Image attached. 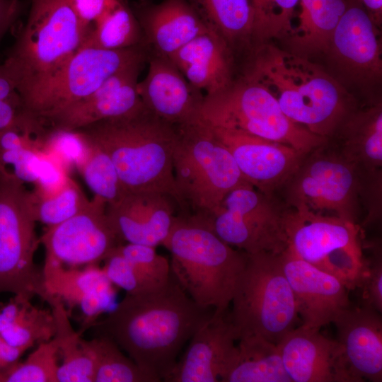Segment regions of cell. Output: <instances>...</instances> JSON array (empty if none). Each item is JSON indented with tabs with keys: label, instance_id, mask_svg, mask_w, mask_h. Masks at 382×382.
<instances>
[{
	"label": "cell",
	"instance_id": "cell-1",
	"mask_svg": "<svg viewBox=\"0 0 382 382\" xmlns=\"http://www.w3.org/2000/svg\"><path fill=\"white\" fill-rule=\"evenodd\" d=\"M214 311L195 302L171 272L158 288L126 293L92 327L115 342L156 382H166L185 343Z\"/></svg>",
	"mask_w": 382,
	"mask_h": 382
},
{
	"label": "cell",
	"instance_id": "cell-2",
	"mask_svg": "<svg viewBox=\"0 0 382 382\" xmlns=\"http://www.w3.org/2000/svg\"><path fill=\"white\" fill-rule=\"evenodd\" d=\"M25 23L4 62L23 109L36 117L54 80L89 31L69 0H31ZM37 118V117H36Z\"/></svg>",
	"mask_w": 382,
	"mask_h": 382
},
{
	"label": "cell",
	"instance_id": "cell-3",
	"mask_svg": "<svg viewBox=\"0 0 382 382\" xmlns=\"http://www.w3.org/2000/svg\"><path fill=\"white\" fill-rule=\"evenodd\" d=\"M277 101L296 124L327 140L355 110L339 83L306 57L264 45L245 75Z\"/></svg>",
	"mask_w": 382,
	"mask_h": 382
},
{
	"label": "cell",
	"instance_id": "cell-4",
	"mask_svg": "<svg viewBox=\"0 0 382 382\" xmlns=\"http://www.w3.org/2000/svg\"><path fill=\"white\" fill-rule=\"evenodd\" d=\"M75 132L85 143L110 157L125 193L163 192L171 195L178 203L173 170L177 125L144 108Z\"/></svg>",
	"mask_w": 382,
	"mask_h": 382
},
{
	"label": "cell",
	"instance_id": "cell-5",
	"mask_svg": "<svg viewBox=\"0 0 382 382\" xmlns=\"http://www.w3.org/2000/svg\"><path fill=\"white\" fill-rule=\"evenodd\" d=\"M171 254V272L199 306L228 310L247 253L221 240L204 222L179 213L162 243Z\"/></svg>",
	"mask_w": 382,
	"mask_h": 382
},
{
	"label": "cell",
	"instance_id": "cell-6",
	"mask_svg": "<svg viewBox=\"0 0 382 382\" xmlns=\"http://www.w3.org/2000/svg\"><path fill=\"white\" fill-rule=\"evenodd\" d=\"M173 170L180 212L204 221L228 192L248 183L227 148L199 119L177 125Z\"/></svg>",
	"mask_w": 382,
	"mask_h": 382
},
{
	"label": "cell",
	"instance_id": "cell-7",
	"mask_svg": "<svg viewBox=\"0 0 382 382\" xmlns=\"http://www.w3.org/2000/svg\"><path fill=\"white\" fill-rule=\"evenodd\" d=\"M367 175L327 140L306 154L276 195L289 208L358 224Z\"/></svg>",
	"mask_w": 382,
	"mask_h": 382
},
{
	"label": "cell",
	"instance_id": "cell-8",
	"mask_svg": "<svg viewBox=\"0 0 382 382\" xmlns=\"http://www.w3.org/2000/svg\"><path fill=\"white\" fill-rule=\"evenodd\" d=\"M228 317L237 341L257 335L277 345L294 328L298 312L279 254L247 253Z\"/></svg>",
	"mask_w": 382,
	"mask_h": 382
},
{
	"label": "cell",
	"instance_id": "cell-9",
	"mask_svg": "<svg viewBox=\"0 0 382 382\" xmlns=\"http://www.w3.org/2000/svg\"><path fill=\"white\" fill-rule=\"evenodd\" d=\"M198 119L212 127L284 144L305 154L327 141L291 121L267 89L245 76L219 92L204 95Z\"/></svg>",
	"mask_w": 382,
	"mask_h": 382
},
{
	"label": "cell",
	"instance_id": "cell-10",
	"mask_svg": "<svg viewBox=\"0 0 382 382\" xmlns=\"http://www.w3.org/2000/svg\"><path fill=\"white\" fill-rule=\"evenodd\" d=\"M23 185L0 173V293L45 301L42 271L34 260L40 239L30 192Z\"/></svg>",
	"mask_w": 382,
	"mask_h": 382
},
{
	"label": "cell",
	"instance_id": "cell-11",
	"mask_svg": "<svg viewBox=\"0 0 382 382\" xmlns=\"http://www.w3.org/2000/svg\"><path fill=\"white\" fill-rule=\"evenodd\" d=\"M287 209L277 195L246 183L226 195L207 224L224 242L248 254H279L288 246Z\"/></svg>",
	"mask_w": 382,
	"mask_h": 382
},
{
	"label": "cell",
	"instance_id": "cell-12",
	"mask_svg": "<svg viewBox=\"0 0 382 382\" xmlns=\"http://www.w3.org/2000/svg\"><path fill=\"white\" fill-rule=\"evenodd\" d=\"M106 205L94 196L75 216L47 227L40 238L45 262L66 267L99 265L123 244L110 222Z\"/></svg>",
	"mask_w": 382,
	"mask_h": 382
},
{
	"label": "cell",
	"instance_id": "cell-13",
	"mask_svg": "<svg viewBox=\"0 0 382 382\" xmlns=\"http://www.w3.org/2000/svg\"><path fill=\"white\" fill-rule=\"evenodd\" d=\"M144 45L109 50L83 45L53 82L36 117L44 121L66 106L88 96L115 73L148 60Z\"/></svg>",
	"mask_w": 382,
	"mask_h": 382
},
{
	"label": "cell",
	"instance_id": "cell-14",
	"mask_svg": "<svg viewBox=\"0 0 382 382\" xmlns=\"http://www.w3.org/2000/svg\"><path fill=\"white\" fill-rule=\"evenodd\" d=\"M284 229L287 247L325 272L340 258L362 252L360 226L337 216L288 207Z\"/></svg>",
	"mask_w": 382,
	"mask_h": 382
},
{
	"label": "cell",
	"instance_id": "cell-15",
	"mask_svg": "<svg viewBox=\"0 0 382 382\" xmlns=\"http://www.w3.org/2000/svg\"><path fill=\"white\" fill-rule=\"evenodd\" d=\"M209 126L244 179L265 194L276 195L306 154L284 144Z\"/></svg>",
	"mask_w": 382,
	"mask_h": 382
},
{
	"label": "cell",
	"instance_id": "cell-16",
	"mask_svg": "<svg viewBox=\"0 0 382 382\" xmlns=\"http://www.w3.org/2000/svg\"><path fill=\"white\" fill-rule=\"evenodd\" d=\"M279 257L302 326L320 330L351 306L349 289L337 277L299 258L288 247Z\"/></svg>",
	"mask_w": 382,
	"mask_h": 382
},
{
	"label": "cell",
	"instance_id": "cell-17",
	"mask_svg": "<svg viewBox=\"0 0 382 382\" xmlns=\"http://www.w3.org/2000/svg\"><path fill=\"white\" fill-rule=\"evenodd\" d=\"M145 62L127 67L109 77L88 96L47 117L50 129L75 131L93 123L124 117L144 108L138 93V76Z\"/></svg>",
	"mask_w": 382,
	"mask_h": 382
},
{
	"label": "cell",
	"instance_id": "cell-18",
	"mask_svg": "<svg viewBox=\"0 0 382 382\" xmlns=\"http://www.w3.org/2000/svg\"><path fill=\"white\" fill-rule=\"evenodd\" d=\"M346 1L347 8L334 30L327 52L353 79L375 81L382 71L378 25L357 1Z\"/></svg>",
	"mask_w": 382,
	"mask_h": 382
},
{
	"label": "cell",
	"instance_id": "cell-19",
	"mask_svg": "<svg viewBox=\"0 0 382 382\" xmlns=\"http://www.w3.org/2000/svg\"><path fill=\"white\" fill-rule=\"evenodd\" d=\"M106 212L122 242L156 248L168 236L180 208L170 195L141 192L125 193L107 204Z\"/></svg>",
	"mask_w": 382,
	"mask_h": 382
},
{
	"label": "cell",
	"instance_id": "cell-20",
	"mask_svg": "<svg viewBox=\"0 0 382 382\" xmlns=\"http://www.w3.org/2000/svg\"><path fill=\"white\" fill-rule=\"evenodd\" d=\"M291 382H352L337 340L301 325L277 344Z\"/></svg>",
	"mask_w": 382,
	"mask_h": 382
},
{
	"label": "cell",
	"instance_id": "cell-21",
	"mask_svg": "<svg viewBox=\"0 0 382 382\" xmlns=\"http://www.w3.org/2000/svg\"><path fill=\"white\" fill-rule=\"evenodd\" d=\"M236 335L225 312L214 311L196 330L166 382H218L233 357Z\"/></svg>",
	"mask_w": 382,
	"mask_h": 382
},
{
	"label": "cell",
	"instance_id": "cell-22",
	"mask_svg": "<svg viewBox=\"0 0 382 382\" xmlns=\"http://www.w3.org/2000/svg\"><path fill=\"white\" fill-rule=\"evenodd\" d=\"M42 271L45 301L54 297L70 308H79L83 330L92 327L101 314L113 308L114 285L98 265L66 267L45 262Z\"/></svg>",
	"mask_w": 382,
	"mask_h": 382
},
{
	"label": "cell",
	"instance_id": "cell-23",
	"mask_svg": "<svg viewBox=\"0 0 382 382\" xmlns=\"http://www.w3.org/2000/svg\"><path fill=\"white\" fill-rule=\"evenodd\" d=\"M146 77L137 83L138 93L146 109L174 125L198 118L204 95L191 85L167 57L149 54Z\"/></svg>",
	"mask_w": 382,
	"mask_h": 382
},
{
	"label": "cell",
	"instance_id": "cell-24",
	"mask_svg": "<svg viewBox=\"0 0 382 382\" xmlns=\"http://www.w3.org/2000/svg\"><path fill=\"white\" fill-rule=\"evenodd\" d=\"M369 306H349L332 323L352 382L382 381V318Z\"/></svg>",
	"mask_w": 382,
	"mask_h": 382
},
{
	"label": "cell",
	"instance_id": "cell-25",
	"mask_svg": "<svg viewBox=\"0 0 382 382\" xmlns=\"http://www.w3.org/2000/svg\"><path fill=\"white\" fill-rule=\"evenodd\" d=\"M144 43L155 54L168 58L196 37L210 30L186 0H166L160 4H138L134 8Z\"/></svg>",
	"mask_w": 382,
	"mask_h": 382
},
{
	"label": "cell",
	"instance_id": "cell-26",
	"mask_svg": "<svg viewBox=\"0 0 382 382\" xmlns=\"http://www.w3.org/2000/svg\"><path fill=\"white\" fill-rule=\"evenodd\" d=\"M168 59L204 95L219 92L233 82L231 47L213 30L196 37Z\"/></svg>",
	"mask_w": 382,
	"mask_h": 382
},
{
	"label": "cell",
	"instance_id": "cell-27",
	"mask_svg": "<svg viewBox=\"0 0 382 382\" xmlns=\"http://www.w3.org/2000/svg\"><path fill=\"white\" fill-rule=\"evenodd\" d=\"M328 140L364 171L372 173L381 169V104L361 111L354 110Z\"/></svg>",
	"mask_w": 382,
	"mask_h": 382
},
{
	"label": "cell",
	"instance_id": "cell-28",
	"mask_svg": "<svg viewBox=\"0 0 382 382\" xmlns=\"http://www.w3.org/2000/svg\"><path fill=\"white\" fill-rule=\"evenodd\" d=\"M220 382H291L277 345L251 335L240 338Z\"/></svg>",
	"mask_w": 382,
	"mask_h": 382
},
{
	"label": "cell",
	"instance_id": "cell-29",
	"mask_svg": "<svg viewBox=\"0 0 382 382\" xmlns=\"http://www.w3.org/2000/svg\"><path fill=\"white\" fill-rule=\"evenodd\" d=\"M30 300L14 295L8 303L0 305V337L25 351L50 340L56 332L52 311L35 306Z\"/></svg>",
	"mask_w": 382,
	"mask_h": 382
},
{
	"label": "cell",
	"instance_id": "cell-30",
	"mask_svg": "<svg viewBox=\"0 0 382 382\" xmlns=\"http://www.w3.org/2000/svg\"><path fill=\"white\" fill-rule=\"evenodd\" d=\"M299 23L288 33L296 54L327 52L331 37L347 8L346 0H299Z\"/></svg>",
	"mask_w": 382,
	"mask_h": 382
},
{
	"label": "cell",
	"instance_id": "cell-31",
	"mask_svg": "<svg viewBox=\"0 0 382 382\" xmlns=\"http://www.w3.org/2000/svg\"><path fill=\"white\" fill-rule=\"evenodd\" d=\"M55 320L54 337L58 342L62 363L57 371L58 382H94L95 361L81 333L72 328L65 305L51 297L47 301Z\"/></svg>",
	"mask_w": 382,
	"mask_h": 382
},
{
	"label": "cell",
	"instance_id": "cell-32",
	"mask_svg": "<svg viewBox=\"0 0 382 382\" xmlns=\"http://www.w3.org/2000/svg\"><path fill=\"white\" fill-rule=\"evenodd\" d=\"M207 26L231 45L253 37V0H186Z\"/></svg>",
	"mask_w": 382,
	"mask_h": 382
},
{
	"label": "cell",
	"instance_id": "cell-33",
	"mask_svg": "<svg viewBox=\"0 0 382 382\" xmlns=\"http://www.w3.org/2000/svg\"><path fill=\"white\" fill-rule=\"evenodd\" d=\"M83 45L109 50L146 45L139 22L127 0H115L93 24Z\"/></svg>",
	"mask_w": 382,
	"mask_h": 382
},
{
	"label": "cell",
	"instance_id": "cell-34",
	"mask_svg": "<svg viewBox=\"0 0 382 382\" xmlns=\"http://www.w3.org/2000/svg\"><path fill=\"white\" fill-rule=\"evenodd\" d=\"M85 343L95 361L94 382H156L108 336L99 335Z\"/></svg>",
	"mask_w": 382,
	"mask_h": 382
},
{
	"label": "cell",
	"instance_id": "cell-35",
	"mask_svg": "<svg viewBox=\"0 0 382 382\" xmlns=\"http://www.w3.org/2000/svg\"><path fill=\"white\" fill-rule=\"evenodd\" d=\"M30 195L36 221L47 227L57 225L75 216L90 202L70 178L52 193L40 195L32 192Z\"/></svg>",
	"mask_w": 382,
	"mask_h": 382
},
{
	"label": "cell",
	"instance_id": "cell-36",
	"mask_svg": "<svg viewBox=\"0 0 382 382\" xmlns=\"http://www.w3.org/2000/svg\"><path fill=\"white\" fill-rule=\"evenodd\" d=\"M84 158L78 168L95 197L107 204L118 201L125 193L116 168L110 157L100 149L85 143Z\"/></svg>",
	"mask_w": 382,
	"mask_h": 382
},
{
	"label": "cell",
	"instance_id": "cell-37",
	"mask_svg": "<svg viewBox=\"0 0 382 382\" xmlns=\"http://www.w3.org/2000/svg\"><path fill=\"white\" fill-rule=\"evenodd\" d=\"M58 342L55 337L38 344L23 362L0 371V382H58Z\"/></svg>",
	"mask_w": 382,
	"mask_h": 382
},
{
	"label": "cell",
	"instance_id": "cell-38",
	"mask_svg": "<svg viewBox=\"0 0 382 382\" xmlns=\"http://www.w3.org/2000/svg\"><path fill=\"white\" fill-rule=\"evenodd\" d=\"M149 245L127 243L117 250L132 265L144 291L164 285L171 274L170 263Z\"/></svg>",
	"mask_w": 382,
	"mask_h": 382
},
{
	"label": "cell",
	"instance_id": "cell-39",
	"mask_svg": "<svg viewBox=\"0 0 382 382\" xmlns=\"http://www.w3.org/2000/svg\"><path fill=\"white\" fill-rule=\"evenodd\" d=\"M42 150L27 145L0 151V168L21 183H35L38 179Z\"/></svg>",
	"mask_w": 382,
	"mask_h": 382
},
{
	"label": "cell",
	"instance_id": "cell-40",
	"mask_svg": "<svg viewBox=\"0 0 382 382\" xmlns=\"http://www.w3.org/2000/svg\"><path fill=\"white\" fill-rule=\"evenodd\" d=\"M102 269L111 283L126 293L144 291L132 265L117 248L104 260Z\"/></svg>",
	"mask_w": 382,
	"mask_h": 382
},
{
	"label": "cell",
	"instance_id": "cell-41",
	"mask_svg": "<svg viewBox=\"0 0 382 382\" xmlns=\"http://www.w3.org/2000/svg\"><path fill=\"white\" fill-rule=\"evenodd\" d=\"M373 254L367 263L364 279L360 287H363L364 306L382 311V257L378 245L371 247Z\"/></svg>",
	"mask_w": 382,
	"mask_h": 382
},
{
	"label": "cell",
	"instance_id": "cell-42",
	"mask_svg": "<svg viewBox=\"0 0 382 382\" xmlns=\"http://www.w3.org/2000/svg\"><path fill=\"white\" fill-rule=\"evenodd\" d=\"M14 127H29L37 131L44 129L42 122L22 106L0 100V132Z\"/></svg>",
	"mask_w": 382,
	"mask_h": 382
},
{
	"label": "cell",
	"instance_id": "cell-43",
	"mask_svg": "<svg viewBox=\"0 0 382 382\" xmlns=\"http://www.w3.org/2000/svg\"><path fill=\"white\" fill-rule=\"evenodd\" d=\"M69 1L81 24L89 30L115 1V0Z\"/></svg>",
	"mask_w": 382,
	"mask_h": 382
},
{
	"label": "cell",
	"instance_id": "cell-44",
	"mask_svg": "<svg viewBox=\"0 0 382 382\" xmlns=\"http://www.w3.org/2000/svg\"><path fill=\"white\" fill-rule=\"evenodd\" d=\"M21 0H0V42L5 34L16 23L25 8Z\"/></svg>",
	"mask_w": 382,
	"mask_h": 382
},
{
	"label": "cell",
	"instance_id": "cell-45",
	"mask_svg": "<svg viewBox=\"0 0 382 382\" xmlns=\"http://www.w3.org/2000/svg\"><path fill=\"white\" fill-rule=\"evenodd\" d=\"M255 10L253 37L268 39L272 18V0H253Z\"/></svg>",
	"mask_w": 382,
	"mask_h": 382
},
{
	"label": "cell",
	"instance_id": "cell-46",
	"mask_svg": "<svg viewBox=\"0 0 382 382\" xmlns=\"http://www.w3.org/2000/svg\"><path fill=\"white\" fill-rule=\"evenodd\" d=\"M0 100L23 107L21 98L3 64H0Z\"/></svg>",
	"mask_w": 382,
	"mask_h": 382
},
{
	"label": "cell",
	"instance_id": "cell-47",
	"mask_svg": "<svg viewBox=\"0 0 382 382\" xmlns=\"http://www.w3.org/2000/svg\"><path fill=\"white\" fill-rule=\"evenodd\" d=\"M25 349L13 347L0 337V371L18 361Z\"/></svg>",
	"mask_w": 382,
	"mask_h": 382
},
{
	"label": "cell",
	"instance_id": "cell-48",
	"mask_svg": "<svg viewBox=\"0 0 382 382\" xmlns=\"http://www.w3.org/2000/svg\"><path fill=\"white\" fill-rule=\"evenodd\" d=\"M369 13L374 21L379 25L381 21L382 0H356Z\"/></svg>",
	"mask_w": 382,
	"mask_h": 382
}]
</instances>
